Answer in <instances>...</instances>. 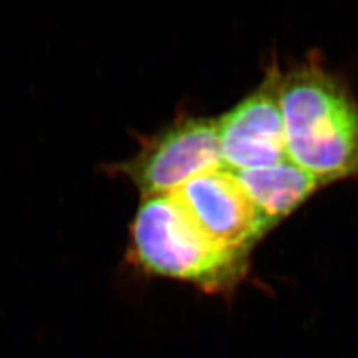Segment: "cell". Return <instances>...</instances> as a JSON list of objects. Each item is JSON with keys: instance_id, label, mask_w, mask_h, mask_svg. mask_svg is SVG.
<instances>
[{"instance_id": "obj_1", "label": "cell", "mask_w": 358, "mask_h": 358, "mask_svg": "<svg viewBox=\"0 0 358 358\" xmlns=\"http://www.w3.org/2000/svg\"><path fill=\"white\" fill-rule=\"evenodd\" d=\"M289 161L328 185L358 180V100L344 77L310 52L282 78Z\"/></svg>"}, {"instance_id": "obj_2", "label": "cell", "mask_w": 358, "mask_h": 358, "mask_svg": "<svg viewBox=\"0 0 358 358\" xmlns=\"http://www.w3.org/2000/svg\"><path fill=\"white\" fill-rule=\"evenodd\" d=\"M251 252L214 242L171 194L142 198L129 226L124 264L142 278L192 284L231 296L248 276Z\"/></svg>"}, {"instance_id": "obj_3", "label": "cell", "mask_w": 358, "mask_h": 358, "mask_svg": "<svg viewBox=\"0 0 358 358\" xmlns=\"http://www.w3.org/2000/svg\"><path fill=\"white\" fill-rule=\"evenodd\" d=\"M137 138L140 149L134 155L105 165L103 171L128 179L142 198L171 194L195 177L224 167L214 118L180 115L154 134Z\"/></svg>"}, {"instance_id": "obj_4", "label": "cell", "mask_w": 358, "mask_h": 358, "mask_svg": "<svg viewBox=\"0 0 358 358\" xmlns=\"http://www.w3.org/2000/svg\"><path fill=\"white\" fill-rule=\"evenodd\" d=\"M282 78V69L273 60L257 88L217 120L220 153L227 170H252L289 159L280 99Z\"/></svg>"}, {"instance_id": "obj_5", "label": "cell", "mask_w": 358, "mask_h": 358, "mask_svg": "<svg viewBox=\"0 0 358 358\" xmlns=\"http://www.w3.org/2000/svg\"><path fill=\"white\" fill-rule=\"evenodd\" d=\"M173 198L214 242L251 252L271 229L236 176L219 169L189 180Z\"/></svg>"}, {"instance_id": "obj_6", "label": "cell", "mask_w": 358, "mask_h": 358, "mask_svg": "<svg viewBox=\"0 0 358 358\" xmlns=\"http://www.w3.org/2000/svg\"><path fill=\"white\" fill-rule=\"evenodd\" d=\"M234 174L271 230L328 185L289 159Z\"/></svg>"}]
</instances>
